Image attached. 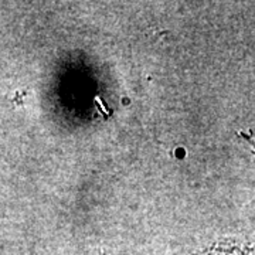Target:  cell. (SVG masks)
Listing matches in <instances>:
<instances>
[{"instance_id": "1", "label": "cell", "mask_w": 255, "mask_h": 255, "mask_svg": "<svg viewBox=\"0 0 255 255\" xmlns=\"http://www.w3.org/2000/svg\"><path fill=\"white\" fill-rule=\"evenodd\" d=\"M193 255H255V250L250 248V247L241 246V244L219 243L204 251L196 253Z\"/></svg>"}]
</instances>
